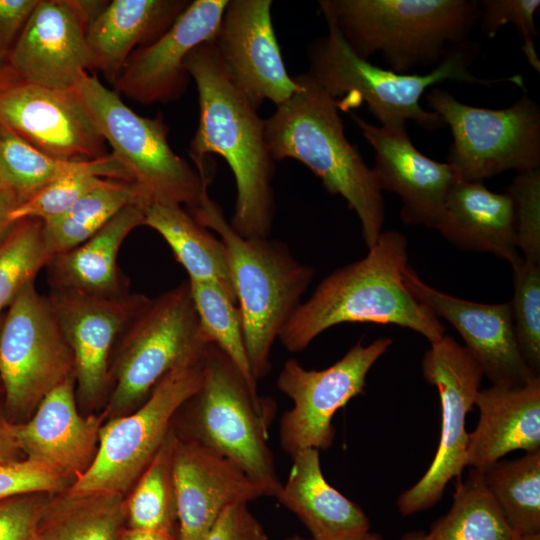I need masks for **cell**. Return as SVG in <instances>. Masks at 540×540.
Segmentation results:
<instances>
[{"label":"cell","mask_w":540,"mask_h":540,"mask_svg":"<svg viewBox=\"0 0 540 540\" xmlns=\"http://www.w3.org/2000/svg\"><path fill=\"white\" fill-rule=\"evenodd\" d=\"M194 80L199 121L190 142L194 167L209 185L208 154L225 159L236 183L232 229L245 239L269 238L275 215V160L265 138V119L235 85L212 41L193 49L184 63Z\"/></svg>","instance_id":"1"},{"label":"cell","mask_w":540,"mask_h":540,"mask_svg":"<svg viewBox=\"0 0 540 540\" xmlns=\"http://www.w3.org/2000/svg\"><path fill=\"white\" fill-rule=\"evenodd\" d=\"M408 242L398 231H382L367 255L325 277L285 324L279 340L300 352L325 330L342 323L395 325L434 343L445 335L440 319L406 282Z\"/></svg>","instance_id":"2"},{"label":"cell","mask_w":540,"mask_h":540,"mask_svg":"<svg viewBox=\"0 0 540 540\" xmlns=\"http://www.w3.org/2000/svg\"><path fill=\"white\" fill-rule=\"evenodd\" d=\"M294 78L298 91L265 119L269 152L275 161L301 162L330 194L344 198L360 221L369 249L382 232L385 216L375 174L348 141L336 98L307 72Z\"/></svg>","instance_id":"3"},{"label":"cell","mask_w":540,"mask_h":540,"mask_svg":"<svg viewBox=\"0 0 540 540\" xmlns=\"http://www.w3.org/2000/svg\"><path fill=\"white\" fill-rule=\"evenodd\" d=\"M326 23L328 33L313 41L308 50L307 73L336 98L339 111H349L365 103L381 125L413 120L423 129L433 131L445 123L435 112L423 109L420 100L436 83L456 81L489 86L512 82L525 91L520 74L485 79L469 71L480 51L478 42L468 40L452 47L426 74H400L358 58L336 27Z\"/></svg>","instance_id":"4"},{"label":"cell","mask_w":540,"mask_h":540,"mask_svg":"<svg viewBox=\"0 0 540 540\" xmlns=\"http://www.w3.org/2000/svg\"><path fill=\"white\" fill-rule=\"evenodd\" d=\"M348 48L369 61L381 53L393 72L437 66L450 49L469 40L479 22L478 0H321Z\"/></svg>","instance_id":"5"},{"label":"cell","mask_w":540,"mask_h":540,"mask_svg":"<svg viewBox=\"0 0 540 540\" xmlns=\"http://www.w3.org/2000/svg\"><path fill=\"white\" fill-rule=\"evenodd\" d=\"M189 212L226 246L247 356L258 382L271 371L272 346L302 303L314 270L299 262L279 240L238 235L209 195Z\"/></svg>","instance_id":"6"},{"label":"cell","mask_w":540,"mask_h":540,"mask_svg":"<svg viewBox=\"0 0 540 540\" xmlns=\"http://www.w3.org/2000/svg\"><path fill=\"white\" fill-rule=\"evenodd\" d=\"M184 404L187 423L176 436L228 459L276 497L282 483L268 445L275 403L260 397L213 343L204 348L200 386Z\"/></svg>","instance_id":"7"},{"label":"cell","mask_w":540,"mask_h":540,"mask_svg":"<svg viewBox=\"0 0 540 540\" xmlns=\"http://www.w3.org/2000/svg\"><path fill=\"white\" fill-rule=\"evenodd\" d=\"M74 90L148 205H186L192 211L208 195V185L197 169L169 145L161 115L137 114L89 72L80 77Z\"/></svg>","instance_id":"8"},{"label":"cell","mask_w":540,"mask_h":540,"mask_svg":"<svg viewBox=\"0 0 540 540\" xmlns=\"http://www.w3.org/2000/svg\"><path fill=\"white\" fill-rule=\"evenodd\" d=\"M122 334L109 375L115 380L107 408L112 415L141 405L167 373L198 357L208 344L188 280L150 299Z\"/></svg>","instance_id":"9"},{"label":"cell","mask_w":540,"mask_h":540,"mask_svg":"<svg viewBox=\"0 0 540 540\" xmlns=\"http://www.w3.org/2000/svg\"><path fill=\"white\" fill-rule=\"evenodd\" d=\"M426 101L450 127L447 164L460 180L540 169V108L526 92L504 109L470 106L440 88L429 90Z\"/></svg>","instance_id":"10"},{"label":"cell","mask_w":540,"mask_h":540,"mask_svg":"<svg viewBox=\"0 0 540 540\" xmlns=\"http://www.w3.org/2000/svg\"><path fill=\"white\" fill-rule=\"evenodd\" d=\"M203 353L167 373L131 414L101 426L95 457L69 492L124 495L130 489L163 444L178 410L198 390Z\"/></svg>","instance_id":"11"},{"label":"cell","mask_w":540,"mask_h":540,"mask_svg":"<svg viewBox=\"0 0 540 540\" xmlns=\"http://www.w3.org/2000/svg\"><path fill=\"white\" fill-rule=\"evenodd\" d=\"M74 377L72 351L35 281L9 305L0 326V381L5 417L22 423L55 387Z\"/></svg>","instance_id":"12"},{"label":"cell","mask_w":540,"mask_h":540,"mask_svg":"<svg viewBox=\"0 0 540 540\" xmlns=\"http://www.w3.org/2000/svg\"><path fill=\"white\" fill-rule=\"evenodd\" d=\"M422 374L434 385L441 403L440 438L434 458L419 481L400 494L399 512L412 515L434 506L447 484L467 467V414L473 410L483 371L469 351L445 334L431 343L422 359Z\"/></svg>","instance_id":"13"},{"label":"cell","mask_w":540,"mask_h":540,"mask_svg":"<svg viewBox=\"0 0 540 540\" xmlns=\"http://www.w3.org/2000/svg\"><path fill=\"white\" fill-rule=\"evenodd\" d=\"M392 343L389 337L367 346L360 340L323 370H307L295 359L286 361L276 381L278 389L293 402L280 420L282 449L292 457L307 448H330L335 436L333 416L364 392L368 372Z\"/></svg>","instance_id":"14"},{"label":"cell","mask_w":540,"mask_h":540,"mask_svg":"<svg viewBox=\"0 0 540 540\" xmlns=\"http://www.w3.org/2000/svg\"><path fill=\"white\" fill-rule=\"evenodd\" d=\"M107 2L39 0L8 53L16 82L73 90L93 71L86 32Z\"/></svg>","instance_id":"15"},{"label":"cell","mask_w":540,"mask_h":540,"mask_svg":"<svg viewBox=\"0 0 540 540\" xmlns=\"http://www.w3.org/2000/svg\"><path fill=\"white\" fill-rule=\"evenodd\" d=\"M0 125L55 158L86 161L109 154L74 89L10 83L0 90Z\"/></svg>","instance_id":"16"},{"label":"cell","mask_w":540,"mask_h":540,"mask_svg":"<svg viewBox=\"0 0 540 540\" xmlns=\"http://www.w3.org/2000/svg\"><path fill=\"white\" fill-rule=\"evenodd\" d=\"M271 7V0L228 1L212 40L232 81L257 110L265 100L277 107L299 89L284 64Z\"/></svg>","instance_id":"17"},{"label":"cell","mask_w":540,"mask_h":540,"mask_svg":"<svg viewBox=\"0 0 540 540\" xmlns=\"http://www.w3.org/2000/svg\"><path fill=\"white\" fill-rule=\"evenodd\" d=\"M48 299L73 354L78 395L93 403L109 381L116 339L150 299L139 293L100 297L53 289Z\"/></svg>","instance_id":"18"},{"label":"cell","mask_w":540,"mask_h":540,"mask_svg":"<svg viewBox=\"0 0 540 540\" xmlns=\"http://www.w3.org/2000/svg\"><path fill=\"white\" fill-rule=\"evenodd\" d=\"M228 1L189 2L162 36L131 54L114 91L144 104L180 98L191 79L185 60L197 46L214 39Z\"/></svg>","instance_id":"19"},{"label":"cell","mask_w":540,"mask_h":540,"mask_svg":"<svg viewBox=\"0 0 540 540\" xmlns=\"http://www.w3.org/2000/svg\"><path fill=\"white\" fill-rule=\"evenodd\" d=\"M350 116L374 151L372 170L380 190L401 198L402 221L436 229L447 196L459 180L455 170L422 154L406 124L375 126L354 112Z\"/></svg>","instance_id":"20"},{"label":"cell","mask_w":540,"mask_h":540,"mask_svg":"<svg viewBox=\"0 0 540 540\" xmlns=\"http://www.w3.org/2000/svg\"><path fill=\"white\" fill-rule=\"evenodd\" d=\"M406 282L439 319L449 322L492 385H524L533 373L519 351L509 302L483 304L461 299L425 283L410 266Z\"/></svg>","instance_id":"21"},{"label":"cell","mask_w":540,"mask_h":540,"mask_svg":"<svg viewBox=\"0 0 540 540\" xmlns=\"http://www.w3.org/2000/svg\"><path fill=\"white\" fill-rule=\"evenodd\" d=\"M173 480L178 540H204L226 508L268 496L260 484L228 459L177 436Z\"/></svg>","instance_id":"22"},{"label":"cell","mask_w":540,"mask_h":540,"mask_svg":"<svg viewBox=\"0 0 540 540\" xmlns=\"http://www.w3.org/2000/svg\"><path fill=\"white\" fill-rule=\"evenodd\" d=\"M100 428L99 417H83L78 412L74 377L46 394L28 420L11 423L15 442L26 458L55 469L73 482L91 465Z\"/></svg>","instance_id":"23"},{"label":"cell","mask_w":540,"mask_h":540,"mask_svg":"<svg viewBox=\"0 0 540 540\" xmlns=\"http://www.w3.org/2000/svg\"><path fill=\"white\" fill-rule=\"evenodd\" d=\"M475 405L479 419L469 433L467 466L480 470L515 450L540 451V377L480 389Z\"/></svg>","instance_id":"24"},{"label":"cell","mask_w":540,"mask_h":540,"mask_svg":"<svg viewBox=\"0 0 540 540\" xmlns=\"http://www.w3.org/2000/svg\"><path fill=\"white\" fill-rule=\"evenodd\" d=\"M436 229L461 250L491 253L512 268L523 261L516 246L513 202L506 192L495 193L484 182L459 179Z\"/></svg>","instance_id":"25"},{"label":"cell","mask_w":540,"mask_h":540,"mask_svg":"<svg viewBox=\"0 0 540 540\" xmlns=\"http://www.w3.org/2000/svg\"><path fill=\"white\" fill-rule=\"evenodd\" d=\"M188 4L181 0L107 2L87 27L93 70L114 84L133 49L156 41Z\"/></svg>","instance_id":"26"},{"label":"cell","mask_w":540,"mask_h":540,"mask_svg":"<svg viewBox=\"0 0 540 540\" xmlns=\"http://www.w3.org/2000/svg\"><path fill=\"white\" fill-rule=\"evenodd\" d=\"M291 458L288 479L276 498L300 519L312 540H354L369 531L362 508L323 476L319 450L303 449Z\"/></svg>","instance_id":"27"},{"label":"cell","mask_w":540,"mask_h":540,"mask_svg":"<svg viewBox=\"0 0 540 540\" xmlns=\"http://www.w3.org/2000/svg\"><path fill=\"white\" fill-rule=\"evenodd\" d=\"M142 225L143 208L127 206L88 240L53 256L46 266L51 289L100 297L128 292L117 265L118 252L127 235Z\"/></svg>","instance_id":"28"},{"label":"cell","mask_w":540,"mask_h":540,"mask_svg":"<svg viewBox=\"0 0 540 540\" xmlns=\"http://www.w3.org/2000/svg\"><path fill=\"white\" fill-rule=\"evenodd\" d=\"M78 175L132 182L112 153L93 160H63L39 151L0 125V184L16 195L19 204L54 181Z\"/></svg>","instance_id":"29"},{"label":"cell","mask_w":540,"mask_h":540,"mask_svg":"<svg viewBox=\"0 0 540 540\" xmlns=\"http://www.w3.org/2000/svg\"><path fill=\"white\" fill-rule=\"evenodd\" d=\"M143 212L144 225L163 237L175 259L187 271L189 280L217 283L236 302L228 252L220 238L181 205L151 203Z\"/></svg>","instance_id":"30"},{"label":"cell","mask_w":540,"mask_h":540,"mask_svg":"<svg viewBox=\"0 0 540 540\" xmlns=\"http://www.w3.org/2000/svg\"><path fill=\"white\" fill-rule=\"evenodd\" d=\"M125 527L124 495L65 489L47 498L34 540H119Z\"/></svg>","instance_id":"31"},{"label":"cell","mask_w":540,"mask_h":540,"mask_svg":"<svg viewBox=\"0 0 540 540\" xmlns=\"http://www.w3.org/2000/svg\"><path fill=\"white\" fill-rule=\"evenodd\" d=\"M487 491L481 472L470 468L458 479L450 510L428 532L415 531L400 540H517Z\"/></svg>","instance_id":"32"},{"label":"cell","mask_w":540,"mask_h":540,"mask_svg":"<svg viewBox=\"0 0 540 540\" xmlns=\"http://www.w3.org/2000/svg\"><path fill=\"white\" fill-rule=\"evenodd\" d=\"M130 205H148L142 190L133 182L111 179L61 216L42 222L43 240L51 258L88 240Z\"/></svg>","instance_id":"33"},{"label":"cell","mask_w":540,"mask_h":540,"mask_svg":"<svg viewBox=\"0 0 540 540\" xmlns=\"http://www.w3.org/2000/svg\"><path fill=\"white\" fill-rule=\"evenodd\" d=\"M479 471L512 531L518 536L540 533V451Z\"/></svg>","instance_id":"34"},{"label":"cell","mask_w":540,"mask_h":540,"mask_svg":"<svg viewBox=\"0 0 540 540\" xmlns=\"http://www.w3.org/2000/svg\"><path fill=\"white\" fill-rule=\"evenodd\" d=\"M176 435L171 430L125 498L126 527L154 530L177 526L173 480Z\"/></svg>","instance_id":"35"},{"label":"cell","mask_w":540,"mask_h":540,"mask_svg":"<svg viewBox=\"0 0 540 540\" xmlns=\"http://www.w3.org/2000/svg\"><path fill=\"white\" fill-rule=\"evenodd\" d=\"M188 281L204 338L225 353L248 385L257 391V381L248 360L241 314L236 302L217 283Z\"/></svg>","instance_id":"36"},{"label":"cell","mask_w":540,"mask_h":540,"mask_svg":"<svg viewBox=\"0 0 540 540\" xmlns=\"http://www.w3.org/2000/svg\"><path fill=\"white\" fill-rule=\"evenodd\" d=\"M51 256L42 234V221H17L0 243V316L22 289L46 267Z\"/></svg>","instance_id":"37"},{"label":"cell","mask_w":540,"mask_h":540,"mask_svg":"<svg viewBox=\"0 0 540 540\" xmlns=\"http://www.w3.org/2000/svg\"><path fill=\"white\" fill-rule=\"evenodd\" d=\"M513 298L509 302L515 339L529 369L540 371V264L523 261L512 268Z\"/></svg>","instance_id":"38"},{"label":"cell","mask_w":540,"mask_h":540,"mask_svg":"<svg viewBox=\"0 0 540 540\" xmlns=\"http://www.w3.org/2000/svg\"><path fill=\"white\" fill-rule=\"evenodd\" d=\"M506 193L514 207L517 249L525 261L540 264V169L517 173Z\"/></svg>","instance_id":"39"},{"label":"cell","mask_w":540,"mask_h":540,"mask_svg":"<svg viewBox=\"0 0 540 540\" xmlns=\"http://www.w3.org/2000/svg\"><path fill=\"white\" fill-rule=\"evenodd\" d=\"M109 180L111 179L89 175L59 179L16 206L10 214V219L14 223L28 218L42 222L52 220L64 214L82 197L105 185Z\"/></svg>","instance_id":"40"},{"label":"cell","mask_w":540,"mask_h":540,"mask_svg":"<svg viewBox=\"0 0 540 540\" xmlns=\"http://www.w3.org/2000/svg\"><path fill=\"white\" fill-rule=\"evenodd\" d=\"M479 22L487 38H493L507 24H513L523 39L521 49L528 63L540 71L535 38L538 36L534 16L540 7L539 0H478Z\"/></svg>","instance_id":"41"},{"label":"cell","mask_w":540,"mask_h":540,"mask_svg":"<svg viewBox=\"0 0 540 540\" xmlns=\"http://www.w3.org/2000/svg\"><path fill=\"white\" fill-rule=\"evenodd\" d=\"M72 483L55 469L28 458L0 461V501L25 494H57Z\"/></svg>","instance_id":"42"},{"label":"cell","mask_w":540,"mask_h":540,"mask_svg":"<svg viewBox=\"0 0 540 540\" xmlns=\"http://www.w3.org/2000/svg\"><path fill=\"white\" fill-rule=\"evenodd\" d=\"M25 494L0 501V540H34L41 510L48 497Z\"/></svg>","instance_id":"43"},{"label":"cell","mask_w":540,"mask_h":540,"mask_svg":"<svg viewBox=\"0 0 540 540\" xmlns=\"http://www.w3.org/2000/svg\"><path fill=\"white\" fill-rule=\"evenodd\" d=\"M204 540H269V537L248 504L240 503L219 515Z\"/></svg>","instance_id":"44"},{"label":"cell","mask_w":540,"mask_h":540,"mask_svg":"<svg viewBox=\"0 0 540 540\" xmlns=\"http://www.w3.org/2000/svg\"><path fill=\"white\" fill-rule=\"evenodd\" d=\"M39 0H0V50L9 53Z\"/></svg>","instance_id":"45"},{"label":"cell","mask_w":540,"mask_h":540,"mask_svg":"<svg viewBox=\"0 0 540 540\" xmlns=\"http://www.w3.org/2000/svg\"><path fill=\"white\" fill-rule=\"evenodd\" d=\"M11 430V422L0 414V461L22 459Z\"/></svg>","instance_id":"46"},{"label":"cell","mask_w":540,"mask_h":540,"mask_svg":"<svg viewBox=\"0 0 540 540\" xmlns=\"http://www.w3.org/2000/svg\"><path fill=\"white\" fill-rule=\"evenodd\" d=\"M119 540H178V528L145 530L125 527Z\"/></svg>","instance_id":"47"},{"label":"cell","mask_w":540,"mask_h":540,"mask_svg":"<svg viewBox=\"0 0 540 540\" xmlns=\"http://www.w3.org/2000/svg\"><path fill=\"white\" fill-rule=\"evenodd\" d=\"M19 205L16 195L5 188H0V243L14 226L10 219L11 212Z\"/></svg>","instance_id":"48"},{"label":"cell","mask_w":540,"mask_h":540,"mask_svg":"<svg viewBox=\"0 0 540 540\" xmlns=\"http://www.w3.org/2000/svg\"><path fill=\"white\" fill-rule=\"evenodd\" d=\"M0 81L10 84L16 82L8 66V53L0 50Z\"/></svg>","instance_id":"49"},{"label":"cell","mask_w":540,"mask_h":540,"mask_svg":"<svg viewBox=\"0 0 540 540\" xmlns=\"http://www.w3.org/2000/svg\"><path fill=\"white\" fill-rule=\"evenodd\" d=\"M354 540H383L378 534L366 532Z\"/></svg>","instance_id":"50"},{"label":"cell","mask_w":540,"mask_h":540,"mask_svg":"<svg viewBox=\"0 0 540 540\" xmlns=\"http://www.w3.org/2000/svg\"><path fill=\"white\" fill-rule=\"evenodd\" d=\"M517 540H540V533L519 536Z\"/></svg>","instance_id":"51"},{"label":"cell","mask_w":540,"mask_h":540,"mask_svg":"<svg viewBox=\"0 0 540 540\" xmlns=\"http://www.w3.org/2000/svg\"><path fill=\"white\" fill-rule=\"evenodd\" d=\"M286 540H312L311 538L308 539V538H303L299 535H294V536H291L289 538H287Z\"/></svg>","instance_id":"52"},{"label":"cell","mask_w":540,"mask_h":540,"mask_svg":"<svg viewBox=\"0 0 540 540\" xmlns=\"http://www.w3.org/2000/svg\"><path fill=\"white\" fill-rule=\"evenodd\" d=\"M6 85H8V84H6V83L0 81V90H1L4 86H6Z\"/></svg>","instance_id":"53"},{"label":"cell","mask_w":540,"mask_h":540,"mask_svg":"<svg viewBox=\"0 0 540 540\" xmlns=\"http://www.w3.org/2000/svg\"><path fill=\"white\" fill-rule=\"evenodd\" d=\"M1 320H2V315L0 316V326H1ZM2 391V385H1V381H0V392Z\"/></svg>","instance_id":"54"},{"label":"cell","mask_w":540,"mask_h":540,"mask_svg":"<svg viewBox=\"0 0 540 540\" xmlns=\"http://www.w3.org/2000/svg\"><path fill=\"white\" fill-rule=\"evenodd\" d=\"M0 188H2V187H1V184H0Z\"/></svg>","instance_id":"55"}]
</instances>
